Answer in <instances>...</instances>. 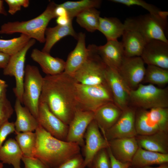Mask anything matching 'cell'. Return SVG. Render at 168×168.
Segmentation results:
<instances>
[{
    "label": "cell",
    "mask_w": 168,
    "mask_h": 168,
    "mask_svg": "<svg viewBox=\"0 0 168 168\" xmlns=\"http://www.w3.org/2000/svg\"><path fill=\"white\" fill-rule=\"evenodd\" d=\"M77 83L72 76L64 72L44 77L39 102L46 103L50 110L68 125L77 110Z\"/></svg>",
    "instance_id": "6da1fadb"
},
{
    "label": "cell",
    "mask_w": 168,
    "mask_h": 168,
    "mask_svg": "<svg viewBox=\"0 0 168 168\" xmlns=\"http://www.w3.org/2000/svg\"><path fill=\"white\" fill-rule=\"evenodd\" d=\"M35 132L37 140L33 157L48 168H55L80 153L78 144L56 138L40 124Z\"/></svg>",
    "instance_id": "7a4b0ae2"
},
{
    "label": "cell",
    "mask_w": 168,
    "mask_h": 168,
    "mask_svg": "<svg viewBox=\"0 0 168 168\" xmlns=\"http://www.w3.org/2000/svg\"><path fill=\"white\" fill-rule=\"evenodd\" d=\"M57 4L50 2L45 10L37 17L21 21L8 22L1 27L0 34H12L16 33L26 35L40 43L45 42V33L50 21L56 18L54 10Z\"/></svg>",
    "instance_id": "3957f363"
},
{
    "label": "cell",
    "mask_w": 168,
    "mask_h": 168,
    "mask_svg": "<svg viewBox=\"0 0 168 168\" xmlns=\"http://www.w3.org/2000/svg\"><path fill=\"white\" fill-rule=\"evenodd\" d=\"M168 12L161 14L149 13L139 16L126 19L124 24L125 29H131L139 32L147 42L153 40L168 43L165 31L167 25Z\"/></svg>",
    "instance_id": "277c9868"
},
{
    "label": "cell",
    "mask_w": 168,
    "mask_h": 168,
    "mask_svg": "<svg viewBox=\"0 0 168 168\" xmlns=\"http://www.w3.org/2000/svg\"><path fill=\"white\" fill-rule=\"evenodd\" d=\"M76 97L77 110L94 112L105 104L114 102L107 83L86 85L77 82L76 85Z\"/></svg>",
    "instance_id": "5b68a950"
},
{
    "label": "cell",
    "mask_w": 168,
    "mask_h": 168,
    "mask_svg": "<svg viewBox=\"0 0 168 168\" xmlns=\"http://www.w3.org/2000/svg\"><path fill=\"white\" fill-rule=\"evenodd\" d=\"M130 104L134 107L147 110L168 108V88H161L151 84L141 83L136 89L131 90Z\"/></svg>",
    "instance_id": "8992f818"
},
{
    "label": "cell",
    "mask_w": 168,
    "mask_h": 168,
    "mask_svg": "<svg viewBox=\"0 0 168 168\" xmlns=\"http://www.w3.org/2000/svg\"><path fill=\"white\" fill-rule=\"evenodd\" d=\"M95 45L92 44L88 46V58L72 76L78 83L86 85L106 83L105 73L107 66L97 54Z\"/></svg>",
    "instance_id": "52a82bcc"
},
{
    "label": "cell",
    "mask_w": 168,
    "mask_h": 168,
    "mask_svg": "<svg viewBox=\"0 0 168 168\" xmlns=\"http://www.w3.org/2000/svg\"><path fill=\"white\" fill-rule=\"evenodd\" d=\"M43 82L44 77L38 67L27 65L25 68L22 104L37 119Z\"/></svg>",
    "instance_id": "ba28073f"
},
{
    "label": "cell",
    "mask_w": 168,
    "mask_h": 168,
    "mask_svg": "<svg viewBox=\"0 0 168 168\" xmlns=\"http://www.w3.org/2000/svg\"><path fill=\"white\" fill-rule=\"evenodd\" d=\"M35 42V40L30 39L22 49L11 56L7 66L3 70L4 75L14 77L16 85L13 89V92L16 98L19 99L22 104L26 56L28 51Z\"/></svg>",
    "instance_id": "9c48e42d"
},
{
    "label": "cell",
    "mask_w": 168,
    "mask_h": 168,
    "mask_svg": "<svg viewBox=\"0 0 168 168\" xmlns=\"http://www.w3.org/2000/svg\"><path fill=\"white\" fill-rule=\"evenodd\" d=\"M136 111L129 106L122 110L116 123L103 135L107 141L121 138L135 137L137 135L135 125Z\"/></svg>",
    "instance_id": "30bf717a"
},
{
    "label": "cell",
    "mask_w": 168,
    "mask_h": 168,
    "mask_svg": "<svg viewBox=\"0 0 168 168\" xmlns=\"http://www.w3.org/2000/svg\"><path fill=\"white\" fill-rule=\"evenodd\" d=\"M145 71V63L141 57H125L118 72L131 90H135L142 83Z\"/></svg>",
    "instance_id": "8fae6325"
},
{
    "label": "cell",
    "mask_w": 168,
    "mask_h": 168,
    "mask_svg": "<svg viewBox=\"0 0 168 168\" xmlns=\"http://www.w3.org/2000/svg\"><path fill=\"white\" fill-rule=\"evenodd\" d=\"M84 139L83 159L84 165L86 167L89 166L94 157L100 150L109 147V143L94 120L88 126Z\"/></svg>",
    "instance_id": "7c38bea8"
},
{
    "label": "cell",
    "mask_w": 168,
    "mask_h": 168,
    "mask_svg": "<svg viewBox=\"0 0 168 168\" xmlns=\"http://www.w3.org/2000/svg\"><path fill=\"white\" fill-rule=\"evenodd\" d=\"M37 119L39 124L51 135L66 141L68 125L54 115L45 103L39 102Z\"/></svg>",
    "instance_id": "4fadbf2b"
},
{
    "label": "cell",
    "mask_w": 168,
    "mask_h": 168,
    "mask_svg": "<svg viewBox=\"0 0 168 168\" xmlns=\"http://www.w3.org/2000/svg\"><path fill=\"white\" fill-rule=\"evenodd\" d=\"M105 77L106 82L111 92L114 103L123 110L129 106V96L131 90L117 70L107 66Z\"/></svg>",
    "instance_id": "5bb4252c"
},
{
    "label": "cell",
    "mask_w": 168,
    "mask_h": 168,
    "mask_svg": "<svg viewBox=\"0 0 168 168\" xmlns=\"http://www.w3.org/2000/svg\"><path fill=\"white\" fill-rule=\"evenodd\" d=\"M94 117L93 112L77 110L68 125L66 141L76 143L83 147L85 134L89 124L94 120Z\"/></svg>",
    "instance_id": "9a60e30c"
},
{
    "label": "cell",
    "mask_w": 168,
    "mask_h": 168,
    "mask_svg": "<svg viewBox=\"0 0 168 168\" xmlns=\"http://www.w3.org/2000/svg\"><path fill=\"white\" fill-rule=\"evenodd\" d=\"M145 63L168 69V43L157 40L147 43L140 56Z\"/></svg>",
    "instance_id": "2e32d148"
},
{
    "label": "cell",
    "mask_w": 168,
    "mask_h": 168,
    "mask_svg": "<svg viewBox=\"0 0 168 168\" xmlns=\"http://www.w3.org/2000/svg\"><path fill=\"white\" fill-rule=\"evenodd\" d=\"M95 48L105 65L118 71L125 57L121 42L118 40L107 41L104 45H96Z\"/></svg>",
    "instance_id": "e0dca14e"
},
{
    "label": "cell",
    "mask_w": 168,
    "mask_h": 168,
    "mask_svg": "<svg viewBox=\"0 0 168 168\" xmlns=\"http://www.w3.org/2000/svg\"><path fill=\"white\" fill-rule=\"evenodd\" d=\"M114 157L123 163H131L139 147L136 137L117 138L108 141Z\"/></svg>",
    "instance_id": "ac0fdd59"
},
{
    "label": "cell",
    "mask_w": 168,
    "mask_h": 168,
    "mask_svg": "<svg viewBox=\"0 0 168 168\" xmlns=\"http://www.w3.org/2000/svg\"><path fill=\"white\" fill-rule=\"evenodd\" d=\"M85 39V33L81 32L78 34L76 45L65 62L64 72L69 75L72 76L88 57L89 50L86 47Z\"/></svg>",
    "instance_id": "d6986e66"
},
{
    "label": "cell",
    "mask_w": 168,
    "mask_h": 168,
    "mask_svg": "<svg viewBox=\"0 0 168 168\" xmlns=\"http://www.w3.org/2000/svg\"><path fill=\"white\" fill-rule=\"evenodd\" d=\"M122 110L114 102L105 104L94 112V120L103 135L117 122Z\"/></svg>",
    "instance_id": "ffe728a7"
},
{
    "label": "cell",
    "mask_w": 168,
    "mask_h": 168,
    "mask_svg": "<svg viewBox=\"0 0 168 168\" xmlns=\"http://www.w3.org/2000/svg\"><path fill=\"white\" fill-rule=\"evenodd\" d=\"M30 57L39 64L47 75H55L64 72L65 62L61 58L52 56L49 53L35 48L33 49Z\"/></svg>",
    "instance_id": "44dd1931"
},
{
    "label": "cell",
    "mask_w": 168,
    "mask_h": 168,
    "mask_svg": "<svg viewBox=\"0 0 168 168\" xmlns=\"http://www.w3.org/2000/svg\"><path fill=\"white\" fill-rule=\"evenodd\" d=\"M135 125L137 135H149L160 131L168 132L149 110L140 109L136 112Z\"/></svg>",
    "instance_id": "7402d4cb"
},
{
    "label": "cell",
    "mask_w": 168,
    "mask_h": 168,
    "mask_svg": "<svg viewBox=\"0 0 168 168\" xmlns=\"http://www.w3.org/2000/svg\"><path fill=\"white\" fill-rule=\"evenodd\" d=\"M167 133L160 131L149 135H137L136 138L139 147L154 152L168 154Z\"/></svg>",
    "instance_id": "603a6c76"
},
{
    "label": "cell",
    "mask_w": 168,
    "mask_h": 168,
    "mask_svg": "<svg viewBox=\"0 0 168 168\" xmlns=\"http://www.w3.org/2000/svg\"><path fill=\"white\" fill-rule=\"evenodd\" d=\"M122 36L125 57H140L147 42L145 38L139 32L131 29H125Z\"/></svg>",
    "instance_id": "cb8c5ba5"
},
{
    "label": "cell",
    "mask_w": 168,
    "mask_h": 168,
    "mask_svg": "<svg viewBox=\"0 0 168 168\" xmlns=\"http://www.w3.org/2000/svg\"><path fill=\"white\" fill-rule=\"evenodd\" d=\"M14 110L16 118L14 123L15 133L35 131L39 124L37 119L20 101L16 98Z\"/></svg>",
    "instance_id": "d4e9b609"
},
{
    "label": "cell",
    "mask_w": 168,
    "mask_h": 168,
    "mask_svg": "<svg viewBox=\"0 0 168 168\" xmlns=\"http://www.w3.org/2000/svg\"><path fill=\"white\" fill-rule=\"evenodd\" d=\"M168 162V154H162L138 147L130 163V167L142 168Z\"/></svg>",
    "instance_id": "484cf974"
},
{
    "label": "cell",
    "mask_w": 168,
    "mask_h": 168,
    "mask_svg": "<svg viewBox=\"0 0 168 168\" xmlns=\"http://www.w3.org/2000/svg\"><path fill=\"white\" fill-rule=\"evenodd\" d=\"M45 35V44L41 51L49 53L54 46L62 38L71 36L77 39L78 34L74 30L71 22L66 26L57 25L54 27L47 28Z\"/></svg>",
    "instance_id": "4316f807"
},
{
    "label": "cell",
    "mask_w": 168,
    "mask_h": 168,
    "mask_svg": "<svg viewBox=\"0 0 168 168\" xmlns=\"http://www.w3.org/2000/svg\"><path fill=\"white\" fill-rule=\"evenodd\" d=\"M23 153L15 139L9 138L0 149V160L2 163L12 165L13 168H21Z\"/></svg>",
    "instance_id": "83f0119b"
},
{
    "label": "cell",
    "mask_w": 168,
    "mask_h": 168,
    "mask_svg": "<svg viewBox=\"0 0 168 168\" xmlns=\"http://www.w3.org/2000/svg\"><path fill=\"white\" fill-rule=\"evenodd\" d=\"M98 30L105 35L107 41L115 40L122 36L125 27L117 18L100 17Z\"/></svg>",
    "instance_id": "f1b7e54d"
},
{
    "label": "cell",
    "mask_w": 168,
    "mask_h": 168,
    "mask_svg": "<svg viewBox=\"0 0 168 168\" xmlns=\"http://www.w3.org/2000/svg\"><path fill=\"white\" fill-rule=\"evenodd\" d=\"M100 12L96 8L87 9L79 14L76 16L77 23L88 32H93L98 30Z\"/></svg>",
    "instance_id": "f546056e"
},
{
    "label": "cell",
    "mask_w": 168,
    "mask_h": 168,
    "mask_svg": "<svg viewBox=\"0 0 168 168\" xmlns=\"http://www.w3.org/2000/svg\"><path fill=\"white\" fill-rule=\"evenodd\" d=\"M101 2L100 0H82L67 1L60 4L66 10L68 17L72 20L79 14L87 9L99 7Z\"/></svg>",
    "instance_id": "4dcf8cb0"
},
{
    "label": "cell",
    "mask_w": 168,
    "mask_h": 168,
    "mask_svg": "<svg viewBox=\"0 0 168 168\" xmlns=\"http://www.w3.org/2000/svg\"><path fill=\"white\" fill-rule=\"evenodd\" d=\"M15 139L19 146L23 156L34 157L37 135L35 132H28L15 133Z\"/></svg>",
    "instance_id": "1f68e13d"
},
{
    "label": "cell",
    "mask_w": 168,
    "mask_h": 168,
    "mask_svg": "<svg viewBox=\"0 0 168 168\" xmlns=\"http://www.w3.org/2000/svg\"><path fill=\"white\" fill-rule=\"evenodd\" d=\"M159 86L168 83V69L153 65H147L142 82Z\"/></svg>",
    "instance_id": "d6a6232c"
},
{
    "label": "cell",
    "mask_w": 168,
    "mask_h": 168,
    "mask_svg": "<svg viewBox=\"0 0 168 168\" xmlns=\"http://www.w3.org/2000/svg\"><path fill=\"white\" fill-rule=\"evenodd\" d=\"M31 39L26 35L9 40L0 39V52L12 56L22 49Z\"/></svg>",
    "instance_id": "836d02e7"
},
{
    "label": "cell",
    "mask_w": 168,
    "mask_h": 168,
    "mask_svg": "<svg viewBox=\"0 0 168 168\" xmlns=\"http://www.w3.org/2000/svg\"><path fill=\"white\" fill-rule=\"evenodd\" d=\"M89 168H111V161L107 148L100 150L93 159Z\"/></svg>",
    "instance_id": "e575fe53"
},
{
    "label": "cell",
    "mask_w": 168,
    "mask_h": 168,
    "mask_svg": "<svg viewBox=\"0 0 168 168\" xmlns=\"http://www.w3.org/2000/svg\"><path fill=\"white\" fill-rule=\"evenodd\" d=\"M110 1L128 7L133 5L141 6L148 11L149 13L152 14H160L163 12L154 5L148 3L142 0H111Z\"/></svg>",
    "instance_id": "d590c367"
},
{
    "label": "cell",
    "mask_w": 168,
    "mask_h": 168,
    "mask_svg": "<svg viewBox=\"0 0 168 168\" xmlns=\"http://www.w3.org/2000/svg\"><path fill=\"white\" fill-rule=\"evenodd\" d=\"M13 111L12 105L6 94L0 99V128L8 121Z\"/></svg>",
    "instance_id": "8d00e7d4"
},
{
    "label": "cell",
    "mask_w": 168,
    "mask_h": 168,
    "mask_svg": "<svg viewBox=\"0 0 168 168\" xmlns=\"http://www.w3.org/2000/svg\"><path fill=\"white\" fill-rule=\"evenodd\" d=\"M85 167L83 158L80 153L55 168H85Z\"/></svg>",
    "instance_id": "74e56055"
},
{
    "label": "cell",
    "mask_w": 168,
    "mask_h": 168,
    "mask_svg": "<svg viewBox=\"0 0 168 168\" xmlns=\"http://www.w3.org/2000/svg\"><path fill=\"white\" fill-rule=\"evenodd\" d=\"M5 1L8 5V12L12 15L20 10L22 7H28L30 4L28 0H5Z\"/></svg>",
    "instance_id": "f35d334b"
},
{
    "label": "cell",
    "mask_w": 168,
    "mask_h": 168,
    "mask_svg": "<svg viewBox=\"0 0 168 168\" xmlns=\"http://www.w3.org/2000/svg\"><path fill=\"white\" fill-rule=\"evenodd\" d=\"M15 132L14 122L8 121L0 128V149L8 135Z\"/></svg>",
    "instance_id": "ab89813d"
},
{
    "label": "cell",
    "mask_w": 168,
    "mask_h": 168,
    "mask_svg": "<svg viewBox=\"0 0 168 168\" xmlns=\"http://www.w3.org/2000/svg\"><path fill=\"white\" fill-rule=\"evenodd\" d=\"M21 160L24 164L23 168H48L41 161L35 157L23 156Z\"/></svg>",
    "instance_id": "60d3db41"
},
{
    "label": "cell",
    "mask_w": 168,
    "mask_h": 168,
    "mask_svg": "<svg viewBox=\"0 0 168 168\" xmlns=\"http://www.w3.org/2000/svg\"><path fill=\"white\" fill-rule=\"evenodd\" d=\"M107 150L111 161V168H129L130 166V163H123L117 160L113 155L109 147Z\"/></svg>",
    "instance_id": "b9f144b4"
},
{
    "label": "cell",
    "mask_w": 168,
    "mask_h": 168,
    "mask_svg": "<svg viewBox=\"0 0 168 168\" xmlns=\"http://www.w3.org/2000/svg\"><path fill=\"white\" fill-rule=\"evenodd\" d=\"M54 13L56 18L58 16H68L66 10L60 4H57L55 9Z\"/></svg>",
    "instance_id": "7bdbcfd3"
},
{
    "label": "cell",
    "mask_w": 168,
    "mask_h": 168,
    "mask_svg": "<svg viewBox=\"0 0 168 168\" xmlns=\"http://www.w3.org/2000/svg\"><path fill=\"white\" fill-rule=\"evenodd\" d=\"M10 56L0 52V69L5 68L10 58Z\"/></svg>",
    "instance_id": "ee69618b"
},
{
    "label": "cell",
    "mask_w": 168,
    "mask_h": 168,
    "mask_svg": "<svg viewBox=\"0 0 168 168\" xmlns=\"http://www.w3.org/2000/svg\"><path fill=\"white\" fill-rule=\"evenodd\" d=\"M56 18V22L59 26H66L72 22V20L68 16H58Z\"/></svg>",
    "instance_id": "f6af8a7d"
},
{
    "label": "cell",
    "mask_w": 168,
    "mask_h": 168,
    "mask_svg": "<svg viewBox=\"0 0 168 168\" xmlns=\"http://www.w3.org/2000/svg\"><path fill=\"white\" fill-rule=\"evenodd\" d=\"M7 85L5 81L2 80L0 82V99L6 94L7 88Z\"/></svg>",
    "instance_id": "bcb514c9"
},
{
    "label": "cell",
    "mask_w": 168,
    "mask_h": 168,
    "mask_svg": "<svg viewBox=\"0 0 168 168\" xmlns=\"http://www.w3.org/2000/svg\"><path fill=\"white\" fill-rule=\"evenodd\" d=\"M3 1L0 0V14L4 16L7 15V13L5 10L3 6Z\"/></svg>",
    "instance_id": "7dc6e473"
},
{
    "label": "cell",
    "mask_w": 168,
    "mask_h": 168,
    "mask_svg": "<svg viewBox=\"0 0 168 168\" xmlns=\"http://www.w3.org/2000/svg\"><path fill=\"white\" fill-rule=\"evenodd\" d=\"M129 168H133L129 167ZM142 168H168V165L167 163H166L160 165L159 166L156 167H152L150 166H147Z\"/></svg>",
    "instance_id": "c3c4849f"
},
{
    "label": "cell",
    "mask_w": 168,
    "mask_h": 168,
    "mask_svg": "<svg viewBox=\"0 0 168 168\" xmlns=\"http://www.w3.org/2000/svg\"><path fill=\"white\" fill-rule=\"evenodd\" d=\"M3 163L2 162H0V168H3Z\"/></svg>",
    "instance_id": "681fc988"
},
{
    "label": "cell",
    "mask_w": 168,
    "mask_h": 168,
    "mask_svg": "<svg viewBox=\"0 0 168 168\" xmlns=\"http://www.w3.org/2000/svg\"><path fill=\"white\" fill-rule=\"evenodd\" d=\"M2 80L0 79V82H1Z\"/></svg>",
    "instance_id": "f907efd6"
},
{
    "label": "cell",
    "mask_w": 168,
    "mask_h": 168,
    "mask_svg": "<svg viewBox=\"0 0 168 168\" xmlns=\"http://www.w3.org/2000/svg\"></svg>",
    "instance_id": "816d5d0a"
}]
</instances>
